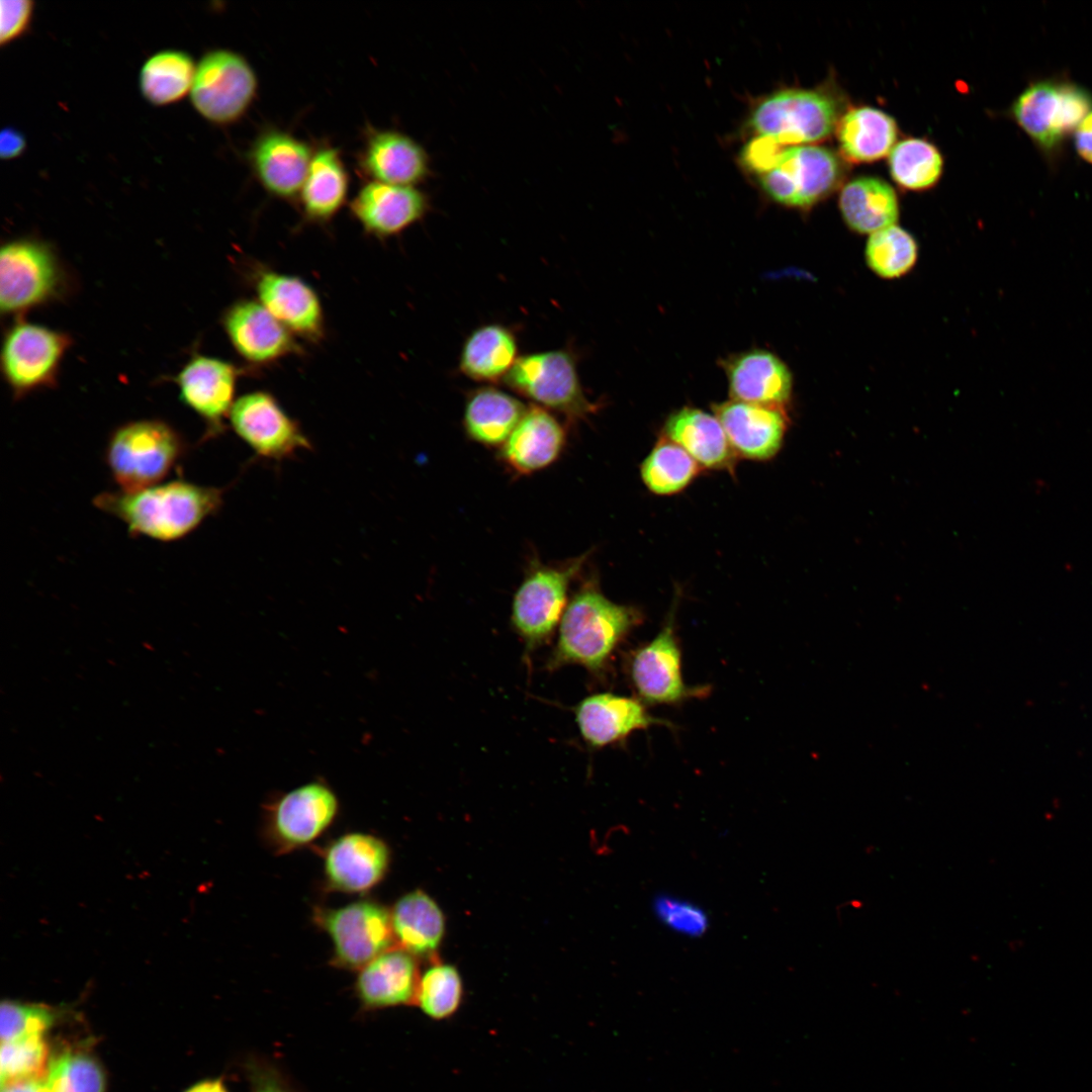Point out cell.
<instances>
[{"mask_svg": "<svg viewBox=\"0 0 1092 1092\" xmlns=\"http://www.w3.org/2000/svg\"><path fill=\"white\" fill-rule=\"evenodd\" d=\"M390 917L399 948L414 957H428L440 945L445 931L444 915L425 892L416 890L400 897Z\"/></svg>", "mask_w": 1092, "mask_h": 1092, "instance_id": "1f68e13d", "label": "cell"}, {"mask_svg": "<svg viewBox=\"0 0 1092 1092\" xmlns=\"http://www.w3.org/2000/svg\"><path fill=\"white\" fill-rule=\"evenodd\" d=\"M1 1085L38 1079L47 1074L49 1050L42 1034L27 1035L1 1044Z\"/></svg>", "mask_w": 1092, "mask_h": 1092, "instance_id": "60d3db41", "label": "cell"}, {"mask_svg": "<svg viewBox=\"0 0 1092 1092\" xmlns=\"http://www.w3.org/2000/svg\"><path fill=\"white\" fill-rule=\"evenodd\" d=\"M1 1092H49L44 1079H26L1 1085Z\"/></svg>", "mask_w": 1092, "mask_h": 1092, "instance_id": "c3c4849f", "label": "cell"}, {"mask_svg": "<svg viewBox=\"0 0 1092 1092\" xmlns=\"http://www.w3.org/2000/svg\"><path fill=\"white\" fill-rule=\"evenodd\" d=\"M196 65L179 50H163L152 55L140 72V89L153 105L163 106L182 99L191 91Z\"/></svg>", "mask_w": 1092, "mask_h": 1092, "instance_id": "e575fe53", "label": "cell"}, {"mask_svg": "<svg viewBox=\"0 0 1092 1092\" xmlns=\"http://www.w3.org/2000/svg\"><path fill=\"white\" fill-rule=\"evenodd\" d=\"M257 90L258 79L249 62L234 51L216 49L196 65L190 99L204 119L226 125L247 112Z\"/></svg>", "mask_w": 1092, "mask_h": 1092, "instance_id": "8fae6325", "label": "cell"}, {"mask_svg": "<svg viewBox=\"0 0 1092 1092\" xmlns=\"http://www.w3.org/2000/svg\"><path fill=\"white\" fill-rule=\"evenodd\" d=\"M72 345L63 332L25 321L6 331L1 350V371L18 399L56 385L63 359Z\"/></svg>", "mask_w": 1092, "mask_h": 1092, "instance_id": "30bf717a", "label": "cell"}, {"mask_svg": "<svg viewBox=\"0 0 1092 1092\" xmlns=\"http://www.w3.org/2000/svg\"><path fill=\"white\" fill-rule=\"evenodd\" d=\"M186 453L182 436L160 420H140L116 428L105 448V461L120 490H136L168 476Z\"/></svg>", "mask_w": 1092, "mask_h": 1092, "instance_id": "277c9868", "label": "cell"}, {"mask_svg": "<svg viewBox=\"0 0 1092 1092\" xmlns=\"http://www.w3.org/2000/svg\"><path fill=\"white\" fill-rule=\"evenodd\" d=\"M503 383L533 404L563 416L570 424L587 420L599 408L584 393L576 356L570 349L521 355Z\"/></svg>", "mask_w": 1092, "mask_h": 1092, "instance_id": "5b68a950", "label": "cell"}, {"mask_svg": "<svg viewBox=\"0 0 1092 1092\" xmlns=\"http://www.w3.org/2000/svg\"><path fill=\"white\" fill-rule=\"evenodd\" d=\"M390 860L387 844L366 833H348L334 840L324 855L329 886L345 893H363L385 876Z\"/></svg>", "mask_w": 1092, "mask_h": 1092, "instance_id": "603a6c76", "label": "cell"}, {"mask_svg": "<svg viewBox=\"0 0 1092 1092\" xmlns=\"http://www.w3.org/2000/svg\"><path fill=\"white\" fill-rule=\"evenodd\" d=\"M942 157L935 146L921 139H906L894 146L889 169L895 182L910 190L933 186L942 172Z\"/></svg>", "mask_w": 1092, "mask_h": 1092, "instance_id": "8d00e7d4", "label": "cell"}, {"mask_svg": "<svg viewBox=\"0 0 1092 1092\" xmlns=\"http://www.w3.org/2000/svg\"><path fill=\"white\" fill-rule=\"evenodd\" d=\"M26 147L24 135L14 127H5L0 134V155L2 159H13L21 155Z\"/></svg>", "mask_w": 1092, "mask_h": 1092, "instance_id": "bcb514c9", "label": "cell"}, {"mask_svg": "<svg viewBox=\"0 0 1092 1092\" xmlns=\"http://www.w3.org/2000/svg\"><path fill=\"white\" fill-rule=\"evenodd\" d=\"M677 599L664 625L647 643L633 649L626 671L637 699L645 705H678L708 696L709 686H689L681 670V649L675 631Z\"/></svg>", "mask_w": 1092, "mask_h": 1092, "instance_id": "9c48e42d", "label": "cell"}, {"mask_svg": "<svg viewBox=\"0 0 1092 1092\" xmlns=\"http://www.w3.org/2000/svg\"><path fill=\"white\" fill-rule=\"evenodd\" d=\"M743 162L771 200L803 209L830 194L842 174L836 155L814 145L781 147L755 139L744 150Z\"/></svg>", "mask_w": 1092, "mask_h": 1092, "instance_id": "3957f363", "label": "cell"}, {"mask_svg": "<svg viewBox=\"0 0 1092 1092\" xmlns=\"http://www.w3.org/2000/svg\"><path fill=\"white\" fill-rule=\"evenodd\" d=\"M223 493L222 488L178 479L136 490L104 491L93 504L120 520L130 535L171 542L186 537L215 515Z\"/></svg>", "mask_w": 1092, "mask_h": 1092, "instance_id": "6da1fadb", "label": "cell"}, {"mask_svg": "<svg viewBox=\"0 0 1092 1092\" xmlns=\"http://www.w3.org/2000/svg\"><path fill=\"white\" fill-rule=\"evenodd\" d=\"M586 554L557 564L533 561L512 602L511 622L527 650H534L554 633L568 604L571 582L579 575Z\"/></svg>", "mask_w": 1092, "mask_h": 1092, "instance_id": "ba28073f", "label": "cell"}, {"mask_svg": "<svg viewBox=\"0 0 1092 1092\" xmlns=\"http://www.w3.org/2000/svg\"><path fill=\"white\" fill-rule=\"evenodd\" d=\"M835 129L842 156L854 163L885 157L894 148L898 130L892 116L869 106L848 110L837 121Z\"/></svg>", "mask_w": 1092, "mask_h": 1092, "instance_id": "d6a6232c", "label": "cell"}, {"mask_svg": "<svg viewBox=\"0 0 1092 1092\" xmlns=\"http://www.w3.org/2000/svg\"><path fill=\"white\" fill-rule=\"evenodd\" d=\"M257 300L292 335L317 343L325 335V317L315 290L300 277L260 270L254 278Z\"/></svg>", "mask_w": 1092, "mask_h": 1092, "instance_id": "d6986e66", "label": "cell"}, {"mask_svg": "<svg viewBox=\"0 0 1092 1092\" xmlns=\"http://www.w3.org/2000/svg\"><path fill=\"white\" fill-rule=\"evenodd\" d=\"M349 190V174L338 149L324 146L311 158L298 195L307 221H330L343 207Z\"/></svg>", "mask_w": 1092, "mask_h": 1092, "instance_id": "4dcf8cb0", "label": "cell"}, {"mask_svg": "<svg viewBox=\"0 0 1092 1092\" xmlns=\"http://www.w3.org/2000/svg\"><path fill=\"white\" fill-rule=\"evenodd\" d=\"M49 1092H104V1074L89 1055L67 1052L50 1062L44 1078Z\"/></svg>", "mask_w": 1092, "mask_h": 1092, "instance_id": "ab89813d", "label": "cell"}, {"mask_svg": "<svg viewBox=\"0 0 1092 1092\" xmlns=\"http://www.w3.org/2000/svg\"><path fill=\"white\" fill-rule=\"evenodd\" d=\"M701 466L679 445L661 437L641 464V477L655 494L681 491L699 474Z\"/></svg>", "mask_w": 1092, "mask_h": 1092, "instance_id": "d590c367", "label": "cell"}, {"mask_svg": "<svg viewBox=\"0 0 1092 1092\" xmlns=\"http://www.w3.org/2000/svg\"><path fill=\"white\" fill-rule=\"evenodd\" d=\"M526 410L527 406L510 392L494 385H482L467 393L462 425L474 442L502 447Z\"/></svg>", "mask_w": 1092, "mask_h": 1092, "instance_id": "f546056e", "label": "cell"}, {"mask_svg": "<svg viewBox=\"0 0 1092 1092\" xmlns=\"http://www.w3.org/2000/svg\"><path fill=\"white\" fill-rule=\"evenodd\" d=\"M229 420L235 433L260 457L280 461L311 448L298 423L267 391L238 397Z\"/></svg>", "mask_w": 1092, "mask_h": 1092, "instance_id": "9a60e30c", "label": "cell"}, {"mask_svg": "<svg viewBox=\"0 0 1092 1092\" xmlns=\"http://www.w3.org/2000/svg\"><path fill=\"white\" fill-rule=\"evenodd\" d=\"M186 1092H228L220 1080H206L189 1088Z\"/></svg>", "mask_w": 1092, "mask_h": 1092, "instance_id": "681fc988", "label": "cell"}, {"mask_svg": "<svg viewBox=\"0 0 1092 1092\" xmlns=\"http://www.w3.org/2000/svg\"><path fill=\"white\" fill-rule=\"evenodd\" d=\"M55 1017V1010L43 1004L5 1000L0 1008L1 1042L42 1034Z\"/></svg>", "mask_w": 1092, "mask_h": 1092, "instance_id": "b9f144b4", "label": "cell"}, {"mask_svg": "<svg viewBox=\"0 0 1092 1092\" xmlns=\"http://www.w3.org/2000/svg\"><path fill=\"white\" fill-rule=\"evenodd\" d=\"M310 147L289 132L269 128L252 144L248 159L263 188L282 199L298 197L312 158Z\"/></svg>", "mask_w": 1092, "mask_h": 1092, "instance_id": "ffe728a7", "label": "cell"}, {"mask_svg": "<svg viewBox=\"0 0 1092 1092\" xmlns=\"http://www.w3.org/2000/svg\"><path fill=\"white\" fill-rule=\"evenodd\" d=\"M656 918L668 929L688 937H701L710 920L703 907L668 894L657 895L652 903Z\"/></svg>", "mask_w": 1092, "mask_h": 1092, "instance_id": "7bdbcfd3", "label": "cell"}, {"mask_svg": "<svg viewBox=\"0 0 1092 1092\" xmlns=\"http://www.w3.org/2000/svg\"><path fill=\"white\" fill-rule=\"evenodd\" d=\"M251 1080L253 1092H289L274 1072L264 1067L253 1066Z\"/></svg>", "mask_w": 1092, "mask_h": 1092, "instance_id": "f6af8a7d", "label": "cell"}, {"mask_svg": "<svg viewBox=\"0 0 1092 1092\" xmlns=\"http://www.w3.org/2000/svg\"><path fill=\"white\" fill-rule=\"evenodd\" d=\"M243 370L234 363L196 354L175 377L181 401L206 426V438L218 436L224 429L236 401L235 392Z\"/></svg>", "mask_w": 1092, "mask_h": 1092, "instance_id": "2e32d148", "label": "cell"}, {"mask_svg": "<svg viewBox=\"0 0 1092 1092\" xmlns=\"http://www.w3.org/2000/svg\"><path fill=\"white\" fill-rule=\"evenodd\" d=\"M839 208L847 225L859 234H874L894 225L899 215L895 190L884 180L859 177L846 183Z\"/></svg>", "mask_w": 1092, "mask_h": 1092, "instance_id": "836d02e7", "label": "cell"}, {"mask_svg": "<svg viewBox=\"0 0 1092 1092\" xmlns=\"http://www.w3.org/2000/svg\"><path fill=\"white\" fill-rule=\"evenodd\" d=\"M732 399L783 407L792 394L793 378L774 353L753 349L721 362Z\"/></svg>", "mask_w": 1092, "mask_h": 1092, "instance_id": "d4e9b609", "label": "cell"}, {"mask_svg": "<svg viewBox=\"0 0 1092 1092\" xmlns=\"http://www.w3.org/2000/svg\"><path fill=\"white\" fill-rule=\"evenodd\" d=\"M68 276L56 251L46 242L16 239L0 250V308L21 315L64 296Z\"/></svg>", "mask_w": 1092, "mask_h": 1092, "instance_id": "8992f818", "label": "cell"}, {"mask_svg": "<svg viewBox=\"0 0 1092 1092\" xmlns=\"http://www.w3.org/2000/svg\"><path fill=\"white\" fill-rule=\"evenodd\" d=\"M358 165L374 182L416 186L431 173L426 150L411 136L391 129L369 130Z\"/></svg>", "mask_w": 1092, "mask_h": 1092, "instance_id": "cb8c5ba5", "label": "cell"}, {"mask_svg": "<svg viewBox=\"0 0 1092 1092\" xmlns=\"http://www.w3.org/2000/svg\"><path fill=\"white\" fill-rule=\"evenodd\" d=\"M221 325L235 351L252 365H268L301 353L295 336L258 300L235 301L224 310Z\"/></svg>", "mask_w": 1092, "mask_h": 1092, "instance_id": "e0dca14e", "label": "cell"}, {"mask_svg": "<svg viewBox=\"0 0 1092 1092\" xmlns=\"http://www.w3.org/2000/svg\"><path fill=\"white\" fill-rule=\"evenodd\" d=\"M520 356L515 331L499 323L484 324L465 338L458 369L473 381L493 385L504 381Z\"/></svg>", "mask_w": 1092, "mask_h": 1092, "instance_id": "f1b7e54d", "label": "cell"}, {"mask_svg": "<svg viewBox=\"0 0 1092 1092\" xmlns=\"http://www.w3.org/2000/svg\"><path fill=\"white\" fill-rule=\"evenodd\" d=\"M315 921L332 940L333 963L344 969L361 970L394 940L390 912L370 900L317 910Z\"/></svg>", "mask_w": 1092, "mask_h": 1092, "instance_id": "7c38bea8", "label": "cell"}, {"mask_svg": "<svg viewBox=\"0 0 1092 1092\" xmlns=\"http://www.w3.org/2000/svg\"><path fill=\"white\" fill-rule=\"evenodd\" d=\"M1075 146L1080 157L1092 164V110L1076 128Z\"/></svg>", "mask_w": 1092, "mask_h": 1092, "instance_id": "7dc6e473", "label": "cell"}, {"mask_svg": "<svg viewBox=\"0 0 1092 1092\" xmlns=\"http://www.w3.org/2000/svg\"><path fill=\"white\" fill-rule=\"evenodd\" d=\"M565 443L564 425L552 412L532 403L500 447V459L513 472L528 475L551 465Z\"/></svg>", "mask_w": 1092, "mask_h": 1092, "instance_id": "484cf974", "label": "cell"}, {"mask_svg": "<svg viewBox=\"0 0 1092 1092\" xmlns=\"http://www.w3.org/2000/svg\"><path fill=\"white\" fill-rule=\"evenodd\" d=\"M642 620L637 608L614 603L596 580L587 579L567 604L549 666L576 664L603 673L615 650Z\"/></svg>", "mask_w": 1092, "mask_h": 1092, "instance_id": "7a4b0ae2", "label": "cell"}, {"mask_svg": "<svg viewBox=\"0 0 1092 1092\" xmlns=\"http://www.w3.org/2000/svg\"><path fill=\"white\" fill-rule=\"evenodd\" d=\"M339 800L323 781L285 792L265 807V831L275 850L285 853L317 838L334 822Z\"/></svg>", "mask_w": 1092, "mask_h": 1092, "instance_id": "4fadbf2b", "label": "cell"}, {"mask_svg": "<svg viewBox=\"0 0 1092 1092\" xmlns=\"http://www.w3.org/2000/svg\"><path fill=\"white\" fill-rule=\"evenodd\" d=\"M663 436L684 448L701 467L732 471L736 454L714 415L685 406L665 421Z\"/></svg>", "mask_w": 1092, "mask_h": 1092, "instance_id": "83f0119b", "label": "cell"}, {"mask_svg": "<svg viewBox=\"0 0 1092 1092\" xmlns=\"http://www.w3.org/2000/svg\"><path fill=\"white\" fill-rule=\"evenodd\" d=\"M832 96L820 90L790 88L761 99L748 124L756 140L781 147L826 139L838 121Z\"/></svg>", "mask_w": 1092, "mask_h": 1092, "instance_id": "52a82bcc", "label": "cell"}, {"mask_svg": "<svg viewBox=\"0 0 1092 1092\" xmlns=\"http://www.w3.org/2000/svg\"><path fill=\"white\" fill-rule=\"evenodd\" d=\"M0 42L2 46L22 35L30 25L33 2L30 0H2L0 2Z\"/></svg>", "mask_w": 1092, "mask_h": 1092, "instance_id": "ee69618b", "label": "cell"}, {"mask_svg": "<svg viewBox=\"0 0 1092 1092\" xmlns=\"http://www.w3.org/2000/svg\"><path fill=\"white\" fill-rule=\"evenodd\" d=\"M712 407L736 456L763 461L779 452L788 427L783 407L735 399Z\"/></svg>", "mask_w": 1092, "mask_h": 1092, "instance_id": "7402d4cb", "label": "cell"}, {"mask_svg": "<svg viewBox=\"0 0 1092 1092\" xmlns=\"http://www.w3.org/2000/svg\"><path fill=\"white\" fill-rule=\"evenodd\" d=\"M918 248L913 237L896 224L872 234L866 246L869 267L883 278H897L915 264Z\"/></svg>", "mask_w": 1092, "mask_h": 1092, "instance_id": "74e56055", "label": "cell"}, {"mask_svg": "<svg viewBox=\"0 0 1092 1092\" xmlns=\"http://www.w3.org/2000/svg\"><path fill=\"white\" fill-rule=\"evenodd\" d=\"M420 978L415 957L402 948H390L364 966L356 991L369 1008L416 1003Z\"/></svg>", "mask_w": 1092, "mask_h": 1092, "instance_id": "4316f807", "label": "cell"}, {"mask_svg": "<svg viewBox=\"0 0 1092 1092\" xmlns=\"http://www.w3.org/2000/svg\"><path fill=\"white\" fill-rule=\"evenodd\" d=\"M574 714L581 738L597 749L620 743L633 732L653 725L673 728L671 722L649 714L639 699L609 692L584 698Z\"/></svg>", "mask_w": 1092, "mask_h": 1092, "instance_id": "44dd1931", "label": "cell"}, {"mask_svg": "<svg viewBox=\"0 0 1092 1092\" xmlns=\"http://www.w3.org/2000/svg\"><path fill=\"white\" fill-rule=\"evenodd\" d=\"M427 193L417 186H400L369 181L349 207L364 232L379 240L402 234L420 222L430 210Z\"/></svg>", "mask_w": 1092, "mask_h": 1092, "instance_id": "ac0fdd59", "label": "cell"}, {"mask_svg": "<svg viewBox=\"0 0 1092 1092\" xmlns=\"http://www.w3.org/2000/svg\"><path fill=\"white\" fill-rule=\"evenodd\" d=\"M1092 110V95L1071 82L1040 81L1015 100L1012 112L1019 126L1045 150L1061 141Z\"/></svg>", "mask_w": 1092, "mask_h": 1092, "instance_id": "5bb4252c", "label": "cell"}, {"mask_svg": "<svg viewBox=\"0 0 1092 1092\" xmlns=\"http://www.w3.org/2000/svg\"><path fill=\"white\" fill-rule=\"evenodd\" d=\"M463 996L461 977L455 967L437 963L420 978L416 1003L430 1018L451 1017L459 1008Z\"/></svg>", "mask_w": 1092, "mask_h": 1092, "instance_id": "f35d334b", "label": "cell"}]
</instances>
